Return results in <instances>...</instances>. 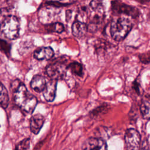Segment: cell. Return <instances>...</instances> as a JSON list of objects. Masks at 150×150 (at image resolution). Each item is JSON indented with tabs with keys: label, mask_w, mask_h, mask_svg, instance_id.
Masks as SVG:
<instances>
[{
	"label": "cell",
	"mask_w": 150,
	"mask_h": 150,
	"mask_svg": "<svg viewBox=\"0 0 150 150\" xmlns=\"http://www.w3.org/2000/svg\"><path fill=\"white\" fill-rule=\"evenodd\" d=\"M141 150H149V145L148 140L146 139H145L140 144Z\"/></svg>",
	"instance_id": "cell-22"
},
{
	"label": "cell",
	"mask_w": 150,
	"mask_h": 150,
	"mask_svg": "<svg viewBox=\"0 0 150 150\" xmlns=\"http://www.w3.org/2000/svg\"><path fill=\"white\" fill-rule=\"evenodd\" d=\"M30 139L26 138L21 141L16 146L15 150H29Z\"/></svg>",
	"instance_id": "cell-20"
},
{
	"label": "cell",
	"mask_w": 150,
	"mask_h": 150,
	"mask_svg": "<svg viewBox=\"0 0 150 150\" xmlns=\"http://www.w3.org/2000/svg\"><path fill=\"white\" fill-rule=\"evenodd\" d=\"M87 30V26L84 22L77 21H75L72 25L73 35L77 38L83 37L86 34Z\"/></svg>",
	"instance_id": "cell-12"
},
{
	"label": "cell",
	"mask_w": 150,
	"mask_h": 150,
	"mask_svg": "<svg viewBox=\"0 0 150 150\" xmlns=\"http://www.w3.org/2000/svg\"><path fill=\"white\" fill-rule=\"evenodd\" d=\"M67 69L76 76L81 77L83 75V69L82 65L78 62H73L67 65Z\"/></svg>",
	"instance_id": "cell-16"
},
{
	"label": "cell",
	"mask_w": 150,
	"mask_h": 150,
	"mask_svg": "<svg viewBox=\"0 0 150 150\" xmlns=\"http://www.w3.org/2000/svg\"><path fill=\"white\" fill-rule=\"evenodd\" d=\"M140 111L142 117L148 120L150 114V100L149 96H145L141 101L140 104Z\"/></svg>",
	"instance_id": "cell-14"
},
{
	"label": "cell",
	"mask_w": 150,
	"mask_h": 150,
	"mask_svg": "<svg viewBox=\"0 0 150 150\" xmlns=\"http://www.w3.org/2000/svg\"><path fill=\"white\" fill-rule=\"evenodd\" d=\"M124 138L127 150H139L141 136L137 130L134 128L128 129Z\"/></svg>",
	"instance_id": "cell-5"
},
{
	"label": "cell",
	"mask_w": 150,
	"mask_h": 150,
	"mask_svg": "<svg viewBox=\"0 0 150 150\" xmlns=\"http://www.w3.org/2000/svg\"><path fill=\"white\" fill-rule=\"evenodd\" d=\"M34 57L39 60H49L54 55V52L50 47H43L36 49L34 52Z\"/></svg>",
	"instance_id": "cell-11"
},
{
	"label": "cell",
	"mask_w": 150,
	"mask_h": 150,
	"mask_svg": "<svg viewBox=\"0 0 150 150\" xmlns=\"http://www.w3.org/2000/svg\"><path fill=\"white\" fill-rule=\"evenodd\" d=\"M133 88L135 90V91L138 93V94H140V86H139V84L137 81H135L133 83Z\"/></svg>",
	"instance_id": "cell-24"
},
{
	"label": "cell",
	"mask_w": 150,
	"mask_h": 150,
	"mask_svg": "<svg viewBox=\"0 0 150 150\" xmlns=\"http://www.w3.org/2000/svg\"><path fill=\"white\" fill-rule=\"evenodd\" d=\"M112 10L117 13L124 14L128 16L136 18L139 15V11L137 8L124 4L119 0H114L111 2Z\"/></svg>",
	"instance_id": "cell-6"
},
{
	"label": "cell",
	"mask_w": 150,
	"mask_h": 150,
	"mask_svg": "<svg viewBox=\"0 0 150 150\" xmlns=\"http://www.w3.org/2000/svg\"><path fill=\"white\" fill-rule=\"evenodd\" d=\"M47 4L59 7L62 5H67L74 2L76 0H47Z\"/></svg>",
	"instance_id": "cell-19"
},
{
	"label": "cell",
	"mask_w": 150,
	"mask_h": 150,
	"mask_svg": "<svg viewBox=\"0 0 150 150\" xmlns=\"http://www.w3.org/2000/svg\"><path fill=\"white\" fill-rule=\"evenodd\" d=\"M46 84V81L44 77L40 75H35L30 81V87L36 92L40 93L43 90Z\"/></svg>",
	"instance_id": "cell-13"
},
{
	"label": "cell",
	"mask_w": 150,
	"mask_h": 150,
	"mask_svg": "<svg viewBox=\"0 0 150 150\" xmlns=\"http://www.w3.org/2000/svg\"><path fill=\"white\" fill-rule=\"evenodd\" d=\"M57 88V80L52 79L48 82H46V86L43 89V94L47 101H53L56 96Z\"/></svg>",
	"instance_id": "cell-9"
},
{
	"label": "cell",
	"mask_w": 150,
	"mask_h": 150,
	"mask_svg": "<svg viewBox=\"0 0 150 150\" xmlns=\"http://www.w3.org/2000/svg\"><path fill=\"white\" fill-rule=\"evenodd\" d=\"M0 31L8 39L13 40L19 36V22L13 15H8L0 24Z\"/></svg>",
	"instance_id": "cell-3"
},
{
	"label": "cell",
	"mask_w": 150,
	"mask_h": 150,
	"mask_svg": "<svg viewBox=\"0 0 150 150\" xmlns=\"http://www.w3.org/2000/svg\"><path fill=\"white\" fill-rule=\"evenodd\" d=\"M9 103V96L8 91L5 86L0 83V104L1 105L6 108Z\"/></svg>",
	"instance_id": "cell-15"
},
{
	"label": "cell",
	"mask_w": 150,
	"mask_h": 150,
	"mask_svg": "<svg viewBox=\"0 0 150 150\" xmlns=\"http://www.w3.org/2000/svg\"><path fill=\"white\" fill-rule=\"evenodd\" d=\"M46 29L48 32L62 33L64 30V28L62 23L60 22H55L47 25Z\"/></svg>",
	"instance_id": "cell-18"
},
{
	"label": "cell",
	"mask_w": 150,
	"mask_h": 150,
	"mask_svg": "<svg viewBox=\"0 0 150 150\" xmlns=\"http://www.w3.org/2000/svg\"><path fill=\"white\" fill-rule=\"evenodd\" d=\"M11 49L10 45L8 44L6 41L0 39V50L5 52V53H8L9 52Z\"/></svg>",
	"instance_id": "cell-21"
},
{
	"label": "cell",
	"mask_w": 150,
	"mask_h": 150,
	"mask_svg": "<svg viewBox=\"0 0 150 150\" xmlns=\"http://www.w3.org/2000/svg\"><path fill=\"white\" fill-rule=\"evenodd\" d=\"M83 150H107L106 142L102 138L91 137L83 144Z\"/></svg>",
	"instance_id": "cell-8"
},
{
	"label": "cell",
	"mask_w": 150,
	"mask_h": 150,
	"mask_svg": "<svg viewBox=\"0 0 150 150\" xmlns=\"http://www.w3.org/2000/svg\"><path fill=\"white\" fill-rule=\"evenodd\" d=\"M14 101L22 111L32 114L38 103L36 97L29 92L25 86L19 80H15L12 84Z\"/></svg>",
	"instance_id": "cell-1"
},
{
	"label": "cell",
	"mask_w": 150,
	"mask_h": 150,
	"mask_svg": "<svg viewBox=\"0 0 150 150\" xmlns=\"http://www.w3.org/2000/svg\"><path fill=\"white\" fill-rule=\"evenodd\" d=\"M139 59L141 60V61L144 63L148 64L149 63V53H148L147 54H143L140 55L139 56Z\"/></svg>",
	"instance_id": "cell-23"
},
{
	"label": "cell",
	"mask_w": 150,
	"mask_h": 150,
	"mask_svg": "<svg viewBox=\"0 0 150 150\" xmlns=\"http://www.w3.org/2000/svg\"><path fill=\"white\" fill-rule=\"evenodd\" d=\"M67 65L64 60H57L50 63L46 68L47 76L53 80H62L66 76L67 71Z\"/></svg>",
	"instance_id": "cell-4"
},
{
	"label": "cell",
	"mask_w": 150,
	"mask_h": 150,
	"mask_svg": "<svg viewBox=\"0 0 150 150\" xmlns=\"http://www.w3.org/2000/svg\"><path fill=\"white\" fill-rule=\"evenodd\" d=\"M65 150H68V149H65Z\"/></svg>",
	"instance_id": "cell-26"
},
{
	"label": "cell",
	"mask_w": 150,
	"mask_h": 150,
	"mask_svg": "<svg viewBox=\"0 0 150 150\" xmlns=\"http://www.w3.org/2000/svg\"><path fill=\"white\" fill-rule=\"evenodd\" d=\"M136 1H138L141 3H146V2H149V0H136Z\"/></svg>",
	"instance_id": "cell-25"
},
{
	"label": "cell",
	"mask_w": 150,
	"mask_h": 150,
	"mask_svg": "<svg viewBox=\"0 0 150 150\" xmlns=\"http://www.w3.org/2000/svg\"><path fill=\"white\" fill-rule=\"evenodd\" d=\"M45 122L44 117L39 114L32 116L30 120V128L34 134H38L41 129Z\"/></svg>",
	"instance_id": "cell-10"
},
{
	"label": "cell",
	"mask_w": 150,
	"mask_h": 150,
	"mask_svg": "<svg viewBox=\"0 0 150 150\" xmlns=\"http://www.w3.org/2000/svg\"><path fill=\"white\" fill-rule=\"evenodd\" d=\"M90 7L95 13H104V6L101 0H92Z\"/></svg>",
	"instance_id": "cell-17"
},
{
	"label": "cell",
	"mask_w": 150,
	"mask_h": 150,
	"mask_svg": "<svg viewBox=\"0 0 150 150\" xmlns=\"http://www.w3.org/2000/svg\"><path fill=\"white\" fill-rule=\"evenodd\" d=\"M132 27V23L128 18L122 17L115 19L111 24V37L116 41H121L126 37Z\"/></svg>",
	"instance_id": "cell-2"
},
{
	"label": "cell",
	"mask_w": 150,
	"mask_h": 150,
	"mask_svg": "<svg viewBox=\"0 0 150 150\" xmlns=\"http://www.w3.org/2000/svg\"><path fill=\"white\" fill-rule=\"evenodd\" d=\"M58 7L49 4L45 7H42L39 11V18L42 22L50 24L57 15H59V11Z\"/></svg>",
	"instance_id": "cell-7"
}]
</instances>
